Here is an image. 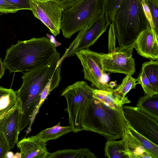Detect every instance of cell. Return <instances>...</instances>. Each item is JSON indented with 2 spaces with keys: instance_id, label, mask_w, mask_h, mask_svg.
I'll use <instances>...</instances> for the list:
<instances>
[{
  "instance_id": "obj_25",
  "label": "cell",
  "mask_w": 158,
  "mask_h": 158,
  "mask_svg": "<svg viewBox=\"0 0 158 158\" xmlns=\"http://www.w3.org/2000/svg\"><path fill=\"white\" fill-rule=\"evenodd\" d=\"M123 0H103V11L109 25L113 23L116 13Z\"/></svg>"
},
{
  "instance_id": "obj_27",
  "label": "cell",
  "mask_w": 158,
  "mask_h": 158,
  "mask_svg": "<svg viewBox=\"0 0 158 158\" xmlns=\"http://www.w3.org/2000/svg\"><path fill=\"white\" fill-rule=\"evenodd\" d=\"M152 16L156 33L158 37V0H144Z\"/></svg>"
},
{
  "instance_id": "obj_17",
  "label": "cell",
  "mask_w": 158,
  "mask_h": 158,
  "mask_svg": "<svg viewBox=\"0 0 158 158\" xmlns=\"http://www.w3.org/2000/svg\"><path fill=\"white\" fill-rule=\"evenodd\" d=\"M124 135L130 158H151L143 147L131 133L127 125L125 129Z\"/></svg>"
},
{
  "instance_id": "obj_15",
  "label": "cell",
  "mask_w": 158,
  "mask_h": 158,
  "mask_svg": "<svg viewBox=\"0 0 158 158\" xmlns=\"http://www.w3.org/2000/svg\"><path fill=\"white\" fill-rule=\"evenodd\" d=\"M92 97L107 106L114 110L122 108L123 106L131 102L127 97L122 98L115 94L113 92H110L94 89Z\"/></svg>"
},
{
  "instance_id": "obj_33",
  "label": "cell",
  "mask_w": 158,
  "mask_h": 158,
  "mask_svg": "<svg viewBox=\"0 0 158 158\" xmlns=\"http://www.w3.org/2000/svg\"><path fill=\"white\" fill-rule=\"evenodd\" d=\"M5 69L3 62L0 59V79L3 76Z\"/></svg>"
},
{
  "instance_id": "obj_16",
  "label": "cell",
  "mask_w": 158,
  "mask_h": 158,
  "mask_svg": "<svg viewBox=\"0 0 158 158\" xmlns=\"http://www.w3.org/2000/svg\"><path fill=\"white\" fill-rule=\"evenodd\" d=\"M119 141L108 140L104 147L105 156L109 158H130L124 135Z\"/></svg>"
},
{
  "instance_id": "obj_34",
  "label": "cell",
  "mask_w": 158,
  "mask_h": 158,
  "mask_svg": "<svg viewBox=\"0 0 158 158\" xmlns=\"http://www.w3.org/2000/svg\"><path fill=\"white\" fill-rule=\"evenodd\" d=\"M6 158H15V156L14 155L13 153L9 151L7 154Z\"/></svg>"
},
{
  "instance_id": "obj_30",
  "label": "cell",
  "mask_w": 158,
  "mask_h": 158,
  "mask_svg": "<svg viewBox=\"0 0 158 158\" xmlns=\"http://www.w3.org/2000/svg\"><path fill=\"white\" fill-rule=\"evenodd\" d=\"M18 10L17 8L5 0H0V13H13L16 12Z\"/></svg>"
},
{
  "instance_id": "obj_6",
  "label": "cell",
  "mask_w": 158,
  "mask_h": 158,
  "mask_svg": "<svg viewBox=\"0 0 158 158\" xmlns=\"http://www.w3.org/2000/svg\"><path fill=\"white\" fill-rule=\"evenodd\" d=\"M94 89L86 82L78 81L68 86L61 94L66 100L69 123L73 132L83 130L81 123V113L86 103L92 97Z\"/></svg>"
},
{
  "instance_id": "obj_11",
  "label": "cell",
  "mask_w": 158,
  "mask_h": 158,
  "mask_svg": "<svg viewBox=\"0 0 158 158\" xmlns=\"http://www.w3.org/2000/svg\"><path fill=\"white\" fill-rule=\"evenodd\" d=\"M133 46L108 54L102 53V63L105 72H109L133 75L135 72L132 57Z\"/></svg>"
},
{
  "instance_id": "obj_32",
  "label": "cell",
  "mask_w": 158,
  "mask_h": 158,
  "mask_svg": "<svg viewBox=\"0 0 158 158\" xmlns=\"http://www.w3.org/2000/svg\"><path fill=\"white\" fill-rule=\"evenodd\" d=\"M61 6L62 10L74 5L80 0H53Z\"/></svg>"
},
{
  "instance_id": "obj_9",
  "label": "cell",
  "mask_w": 158,
  "mask_h": 158,
  "mask_svg": "<svg viewBox=\"0 0 158 158\" xmlns=\"http://www.w3.org/2000/svg\"><path fill=\"white\" fill-rule=\"evenodd\" d=\"M109 24L103 13L90 24L80 31L73 41L60 58L62 62L65 58L74 56L82 49H88L97 41L107 30Z\"/></svg>"
},
{
  "instance_id": "obj_20",
  "label": "cell",
  "mask_w": 158,
  "mask_h": 158,
  "mask_svg": "<svg viewBox=\"0 0 158 158\" xmlns=\"http://www.w3.org/2000/svg\"><path fill=\"white\" fill-rule=\"evenodd\" d=\"M87 148L64 149L50 153L48 158H96Z\"/></svg>"
},
{
  "instance_id": "obj_24",
  "label": "cell",
  "mask_w": 158,
  "mask_h": 158,
  "mask_svg": "<svg viewBox=\"0 0 158 158\" xmlns=\"http://www.w3.org/2000/svg\"><path fill=\"white\" fill-rule=\"evenodd\" d=\"M136 82L137 79L133 78L132 75H126L121 84L113 90V92L119 97L124 98L130 90L135 88Z\"/></svg>"
},
{
  "instance_id": "obj_28",
  "label": "cell",
  "mask_w": 158,
  "mask_h": 158,
  "mask_svg": "<svg viewBox=\"0 0 158 158\" xmlns=\"http://www.w3.org/2000/svg\"><path fill=\"white\" fill-rule=\"evenodd\" d=\"M13 6L19 10H31V0H5Z\"/></svg>"
},
{
  "instance_id": "obj_13",
  "label": "cell",
  "mask_w": 158,
  "mask_h": 158,
  "mask_svg": "<svg viewBox=\"0 0 158 158\" xmlns=\"http://www.w3.org/2000/svg\"><path fill=\"white\" fill-rule=\"evenodd\" d=\"M158 37L150 27L142 31L133 44L134 48L140 56L156 60L158 58Z\"/></svg>"
},
{
  "instance_id": "obj_5",
  "label": "cell",
  "mask_w": 158,
  "mask_h": 158,
  "mask_svg": "<svg viewBox=\"0 0 158 158\" xmlns=\"http://www.w3.org/2000/svg\"><path fill=\"white\" fill-rule=\"evenodd\" d=\"M60 30L66 38L89 25L103 13V0H80L62 10Z\"/></svg>"
},
{
  "instance_id": "obj_21",
  "label": "cell",
  "mask_w": 158,
  "mask_h": 158,
  "mask_svg": "<svg viewBox=\"0 0 158 158\" xmlns=\"http://www.w3.org/2000/svg\"><path fill=\"white\" fill-rule=\"evenodd\" d=\"M16 92L11 89L0 86V114L10 110L16 103Z\"/></svg>"
},
{
  "instance_id": "obj_29",
  "label": "cell",
  "mask_w": 158,
  "mask_h": 158,
  "mask_svg": "<svg viewBox=\"0 0 158 158\" xmlns=\"http://www.w3.org/2000/svg\"><path fill=\"white\" fill-rule=\"evenodd\" d=\"M10 149L5 136L0 131V158H6Z\"/></svg>"
},
{
  "instance_id": "obj_4",
  "label": "cell",
  "mask_w": 158,
  "mask_h": 158,
  "mask_svg": "<svg viewBox=\"0 0 158 158\" xmlns=\"http://www.w3.org/2000/svg\"><path fill=\"white\" fill-rule=\"evenodd\" d=\"M113 23L118 50L133 46L140 33L150 27L141 0H123Z\"/></svg>"
},
{
  "instance_id": "obj_3",
  "label": "cell",
  "mask_w": 158,
  "mask_h": 158,
  "mask_svg": "<svg viewBox=\"0 0 158 158\" xmlns=\"http://www.w3.org/2000/svg\"><path fill=\"white\" fill-rule=\"evenodd\" d=\"M81 123L83 130L97 133L107 140L122 138L127 126L122 108L112 109L93 97L83 107Z\"/></svg>"
},
{
  "instance_id": "obj_36",
  "label": "cell",
  "mask_w": 158,
  "mask_h": 158,
  "mask_svg": "<svg viewBox=\"0 0 158 158\" xmlns=\"http://www.w3.org/2000/svg\"><path fill=\"white\" fill-rule=\"evenodd\" d=\"M32 1H40V2H43L45 1H46L48 0H31Z\"/></svg>"
},
{
  "instance_id": "obj_2",
  "label": "cell",
  "mask_w": 158,
  "mask_h": 158,
  "mask_svg": "<svg viewBox=\"0 0 158 158\" xmlns=\"http://www.w3.org/2000/svg\"><path fill=\"white\" fill-rule=\"evenodd\" d=\"M58 52L56 44L45 36L19 40L7 49L3 62L10 73L27 72L45 65Z\"/></svg>"
},
{
  "instance_id": "obj_12",
  "label": "cell",
  "mask_w": 158,
  "mask_h": 158,
  "mask_svg": "<svg viewBox=\"0 0 158 158\" xmlns=\"http://www.w3.org/2000/svg\"><path fill=\"white\" fill-rule=\"evenodd\" d=\"M21 114V103L17 98L15 104L0 121V131L5 136L11 149L18 142Z\"/></svg>"
},
{
  "instance_id": "obj_1",
  "label": "cell",
  "mask_w": 158,
  "mask_h": 158,
  "mask_svg": "<svg viewBox=\"0 0 158 158\" xmlns=\"http://www.w3.org/2000/svg\"><path fill=\"white\" fill-rule=\"evenodd\" d=\"M60 58L57 52L47 64L23 72V84L16 92L21 103L20 130L27 127L31 129L38 104L41 106L50 93L59 86L61 79Z\"/></svg>"
},
{
  "instance_id": "obj_10",
  "label": "cell",
  "mask_w": 158,
  "mask_h": 158,
  "mask_svg": "<svg viewBox=\"0 0 158 158\" xmlns=\"http://www.w3.org/2000/svg\"><path fill=\"white\" fill-rule=\"evenodd\" d=\"M31 10L55 36L60 33L62 10L60 6L53 0L30 2Z\"/></svg>"
},
{
  "instance_id": "obj_18",
  "label": "cell",
  "mask_w": 158,
  "mask_h": 158,
  "mask_svg": "<svg viewBox=\"0 0 158 158\" xmlns=\"http://www.w3.org/2000/svg\"><path fill=\"white\" fill-rule=\"evenodd\" d=\"M136 106L140 110L158 120V94H145L139 98Z\"/></svg>"
},
{
  "instance_id": "obj_7",
  "label": "cell",
  "mask_w": 158,
  "mask_h": 158,
  "mask_svg": "<svg viewBox=\"0 0 158 158\" xmlns=\"http://www.w3.org/2000/svg\"><path fill=\"white\" fill-rule=\"evenodd\" d=\"M75 55L83 67L85 79L91 82L98 89L113 92L114 89L104 80L102 53L87 49L77 52Z\"/></svg>"
},
{
  "instance_id": "obj_22",
  "label": "cell",
  "mask_w": 158,
  "mask_h": 158,
  "mask_svg": "<svg viewBox=\"0 0 158 158\" xmlns=\"http://www.w3.org/2000/svg\"><path fill=\"white\" fill-rule=\"evenodd\" d=\"M127 125L131 133L143 147L151 158H158V145L137 132L127 124Z\"/></svg>"
},
{
  "instance_id": "obj_8",
  "label": "cell",
  "mask_w": 158,
  "mask_h": 158,
  "mask_svg": "<svg viewBox=\"0 0 158 158\" xmlns=\"http://www.w3.org/2000/svg\"><path fill=\"white\" fill-rule=\"evenodd\" d=\"M127 124L137 132L158 145V120L137 106H122Z\"/></svg>"
},
{
  "instance_id": "obj_37",
  "label": "cell",
  "mask_w": 158,
  "mask_h": 158,
  "mask_svg": "<svg viewBox=\"0 0 158 158\" xmlns=\"http://www.w3.org/2000/svg\"></svg>"
},
{
  "instance_id": "obj_31",
  "label": "cell",
  "mask_w": 158,
  "mask_h": 158,
  "mask_svg": "<svg viewBox=\"0 0 158 158\" xmlns=\"http://www.w3.org/2000/svg\"><path fill=\"white\" fill-rule=\"evenodd\" d=\"M141 1L144 14L149 23L150 27L156 35L155 27L150 10L144 0H141Z\"/></svg>"
},
{
  "instance_id": "obj_14",
  "label": "cell",
  "mask_w": 158,
  "mask_h": 158,
  "mask_svg": "<svg viewBox=\"0 0 158 158\" xmlns=\"http://www.w3.org/2000/svg\"><path fill=\"white\" fill-rule=\"evenodd\" d=\"M46 143L35 136L22 139L17 143L20 151V158H48L50 153Z\"/></svg>"
},
{
  "instance_id": "obj_19",
  "label": "cell",
  "mask_w": 158,
  "mask_h": 158,
  "mask_svg": "<svg viewBox=\"0 0 158 158\" xmlns=\"http://www.w3.org/2000/svg\"><path fill=\"white\" fill-rule=\"evenodd\" d=\"M72 131L71 127H63L60 125V122L51 127L46 128L39 132L35 136L43 141L47 142L56 139L63 135Z\"/></svg>"
},
{
  "instance_id": "obj_23",
  "label": "cell",
  "mask_w": 158,
  "mask_h": 158,
  "mask_svg": "<svg viewBox=\"0 0 158 158\" xmlns=\"http://www.w3.org/2000/svg\"><path fill=\"white\" fill-rule=\"evenodd\" d=\"M141 69L144 71L154 89L158 92V59L143 63Z\"/></svg>"
},
{
  "instance_id": "obj_26",
  "label": "cell",
  "mask_w": 158,
  "mask_h": 158,
  "mask_svg": "<svg viewBox=\"0 0 158 158\" xmlns=\"http://www.w3.org/2000/svg\"><path fill=\"white\" fill-rule=\"evenodd\" d=\"M137 84L141 85L145 94L152 95L158 94L154 89L143 70L141 69L137 78Z\"/></svg>"
},
{
  "instance_id": "obj_35",
  "label": "cell",
  "mask_w": 158,
  "mask_h": 158,
  "mask_svg": "<svg viewBox=\"0 0 158 158\" xmlns=\"http://www.w3.org/2000/svg\"><path fill=\"white\" fill-rule=\"evenodd\" d=\"M21 156L20 153H17L15 155V158H20Z\"/></svg>"
}]
</instances>
